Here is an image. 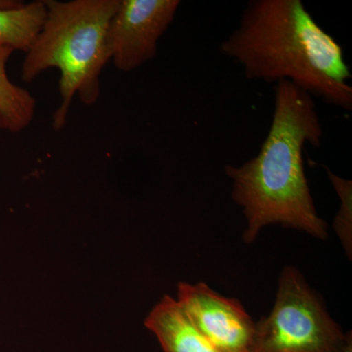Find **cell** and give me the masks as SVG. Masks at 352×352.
<instances>
[{
  "mask_svg": "<svg viewBox=\"0 0 352 352\" xmlns=\"http://www.w3.org/2000/svg\"><path fill=\"white\" fill-rule=\"evenodd\" d=\"M322 138L314 97L288 80L278 82L272 122L258 154L226 168L232 199L247 219L245 243L274 224L327 239L328 224L317 214L303 164L305 144L319 147Z\"/></svg>",
  "mask_w": 352,
  "mask_h": 352,
  "instance_id": "6da1fadb",
  "label": "cell"
},
{
  "mask_svg": "<svg viewBox=\"0 0 352 352\" xmlns=\"http://www.w3.org/2000/svg\"><path fill=\"white\" fill-rule=\"evenodd\" d=\"M220 51L249 80H288L328 105L352 110L344 50L302 0H252Z\"/></svg>",
  "mask_w": 352,
  "mask_h": 352,
  "instance_id": "7a4b0ae2",
  "label": "cell"
},
{
  "mask_svg": "<svg viewBox=\"0 0 352 352\" xmlns=\"http://www.w3.org/2000/svg\"><path fill=\"white\" fill-rule=\"evenodd\" d=\"M120 0H46V16L27 51L22 78L30 82L50 68L59 69L61 105L53 116V127L65 126L69 106L78 94L85 105L100 95V75L110 61L108 32Z\"/></svg>",
  "mask_w": 352,
  "mask_h": 352,
  "instance_id": "3957f363",
  "label": "cell"
},
{
  "mask_svg": "<svg viewBox=\"0 0 352 352\" xmlns=\"http://www.w3.org/2000/svg\"><path fill=\"white\" fill-rule=\"evenodd\" d=\"M294 266L282 271L272 311L256 323L251 352H342L349 339Z\"/></svg>",
  "mask_w": 352,
  "mask_h": 352,
  "instance_id": "277c9868",
  "label": "cell"
},
{
  "mask_svg": "<svg viewBox=\"0 0 352 352\" xmlns=\"http://www.w3.org/2000/svg\"><path fill=\"white\" fill-rule=\"evenodd\" d=\"M178 0H120L108 32L110 59L131 72L156 56L159 39L177 12Z\"/></svg>",
  "mask_w": 352,
  "mask_h": 352,
  "instance_id": "5b68a950",
  "label": "cell"
},
{
  "mask_svg": "<svg viewBox=\"0 0 352 352\" xmlns=\"http://www.w3.org/2000/svg\"><path fill=\"white\" fill-rule=\"evenodd\" d=\"M177 302L219 352H251L256 323L239 300L205 283L178 285Z\"/></svg>",
  "mask_w": 352,
  "mask_h": 352,
  "instance_id": "8992f818",
  "label": "cell"
},
{
  "mask_svg": "<svg viewBox=\"0 0 352 352\" xmlns=\"http://www.w3.org/2000/svg\"><path fill=\"white\" fill-rule=\"evenodd\" d=\"M164 352H219L190 320L179 303L164 296L145 320Z\"/></svg>",
  "mask_w": 352,
  "mask_h": 352,
  "instance_id": "52a82bcc",
  "label": "cell"
},
{
  "mask_svg": "<svg viewBox=\"0 0 352 352\" xmlns=\"http://www.w3.org/2000/svg\"><path fill=\"white\" fill-rule=\"evenodd\" d=\"M45 16L44 1L30 4L0 1V44L27 52L41 31Z\"/></svg>",
  "mask_w": 352,
  "mask_h": 352,
  "instance_id": "ba28073f",
  "label": "cell"
},
{
  "mask_svg": "<svg viewBox=\"0 0 352 352\" xmlns=\"http://www.w3.org/2000/svg\"><path fill=\"white\" fill-rule=\"evenodd\" d=\"M14 51L10 46L0 44V129L19 132L34 119L36 100L9 80L6 65Z\"/></svg>",
  "mask_w": 352,
  "mask_h": 352,
  "instance_id": "9c48e42d",
  "label": "cell"
},
{
  "mask_svg": "<svg viewBox=\"0 0 352 352\" xmlns=\"http://www.w3.org/2000/svg\"><path fill=\"white\" fill-rule=\"evenodd\" d=\"M329 179L332 182L340 201L339 212L333 221V228L339 235L347 254H351L352 183L326 168Z\"/></svg>",
  "mask_w": 352,
  "mask_h": 352,
  "instance_id": "30bf717a",
  "label": "cell"
},
{
  "mask_svg": "<svg viewBox=\"0 0 352 352\" xmlns=\"http://www.w3.org/2000/svg\"><path fill=\"white\" fill-rule=\"evenodd\" d=\"M342 352H352V336L351 333H349V339H347L346 344H344V349Z\"/></svg>",
  "mask_w": 352,
  "mask_h": 352,
  "instance_id": "8fae6325",
  "label": "cell"
}]
</instances>
